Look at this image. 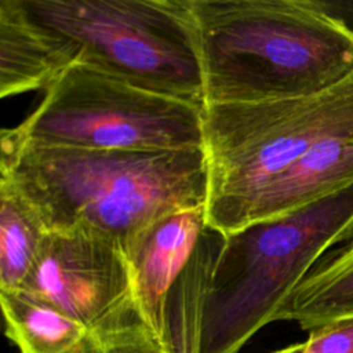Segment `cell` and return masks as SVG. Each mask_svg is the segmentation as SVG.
I'll return each mask as SVG.
<instances>
[{"mask_svg": "<svg viewBox=\"0 0 353 353\" xmlns=\"http://www.w3.org/2000/svg\"><path fill=\"white\" fill-rule=\"evenodd\" d=\"M0 181L28 204L47 233L87 232L125 252L159 218L207 204L204 148L88 150L0 138Z\"/></svg>", "mask_w": 353, "mask_h": 353, "instance_id": "obj_1", "label": "cell"}, {"mask_svg": "<svg viewBox=\"0 0 353 353\" xmlns=\"http://www.w3.org/2000/svg\"><path fill=\"white\" fill-rule=\"evenodd\" d=\"M204 105L323 92L353 73V30L312 0H188Z\"/></svg>", "mask_w": 353, "mask_h": 353, "instance_id": "obj_2", "label": "cell"}, {"mask_svg": "<svg viewBox=\"0 0 353 353\" xmlns=\"http://www.w3.org/2000/svg\"><path fill=\"white\" fill-rule=\"evenodd\" d=\"M353 237V185L223 236L204 301L200 353H239L316 262Z\"/></svg>", "mask_w": 353, "mask_h": 353, "instance_id": "obj_3", "label": "cell"}, {"mask_svg": "<svg viewBox=\"0 0 353 353\" xmlns=\"http://www.w3.org/2000/svg\"><path fill=\"white\" fill-rule=\"evenodd\" d=\"M334 135H353V73L314 95L204 106L207 226L228 234L263 186Z\"/></svg>", "mask_w": 353, "mask_h": 353, "instance_id": "obj_4", "label": "cell"}, {"mask_svg": "<svg viewBox=\"0 0 353 353\" xmlns=\"http://www.w3.org/2000/svg\"><path fill=\"white\" fill-rule=\"evenodd\" d=\"M84 63L137 87L204 105L188 0H19ZM205 106V105H204Z\"/></svg>", "mask_w": 353, "mask_h": 353, "instance_id": "obj_5", "label": "cell"}, {"mask_svg": "<svg viewBox=\"0 0 353 353\" xmlns=\"http://www.w3.org/2000/svg\"><path fill=\"white\" fill-rule=\"evenodd\" d=\"M3 137L39 146L159 152L204 148V105L73 63Z\"/></svg>", "mask_w": 353, "mask_h": 353, "instance_id": "obj_6", "label": "cell"}, {"mask_svg": "<svg viewBox=\"0 0 353 353\" xmlns=\"http://www.w3.org/2000/svg\"><path fill=\"white\" fill-rule=\"evenodd\" d=\"M19 290L91 327L134 296L123 248L87 232L47 233L40 255Z\"/></svg>", "mask_w": 353, "mask_h": 353, "instance_id": "obj_7", "label": "cell"}, {"mask_svg": "<svg viewBox=\"0 0 353 353\" xmlns=\"http://www.w3.org/2000/svg\"><path fill=\"white\" fill-rule=\"evenodd\" d=\"M207 228L205 205L182 208L143 229L125 251L137 305L161 341L168 295Z\"/></svg>", "mask_w": 353, "mask_h": 353, "instance_id": "obj_8", "label": "cell"}, {"mask_svg": "<svg viewBox=\"0 0 353 353\" xmlns=\"http://www.w3.org/2000/svg\"><path fill=\"white\" fill-rule=\"evenodd\" d=\"M352 185L353 135L325 138L263 186L236 216L228 234L287 215Z\"/></svg>", "mask_w": 353, "mask_h": 353, "instance_id": "obj_9", "label": "cell"}, {"mask_svg": "<svg viewBox=\"0 0 353 353\" xmlns=\"http://www.w3.org/2000/svg\"><path fill=\"white\" fill-rule=\"evenodd\" d=\"M77 61L73 46L33 19L19 0L0 1V97L47 90Z\"/></svg>", "mask_w": 353, "mask_h": 353, "instance_id": "obj_10", "label": "cell"}, {"mask_svg": "<svg viewBox=\"0 0 353 353\" xmlns=\"http://www.w3.org/2000/svg\"><path fill=\"white\" fill-rule=\"evenodd\" d=\"M353 317V237L321 256L284 301L274 321H295L305 331Z\"/></svg>", "mask_w": 353, "mask_h": 353, "instance_id": "obj_11", "label": "cell"}, {"mask_svg": "<svg viewBox=\"0 0 353 353\" xmlns=\"http://www.w3.org/2000/svg\"><path fill=\"white\" fill-rule=\"evenodd\" d=\"M4 332L19 353H70L87 327L23 291H0Z\"/></svg>", "mask_w": 353, "mask_h": 353, "instance_id": "obj_12", "label": "cell"}, {"mask_svg": "<svg viewBox=\"0 0 353 353\" xmlns=\"http://www.w3.org/2000/svg\"><path fill=\"white\" fill-rule=\"evenodd\" d=\"M47 236L41 222L4 181H0V291L19 290Z\"/></svg>", "mask_w": 353, "mask_h": 353, "instance_id": "obj_13", "label": "cell"}, {"mask_svg": "<svg viewBox=\"0 0 353 353\" xmlns=\"http://www.w3.org/2000/svg\"><path fill=\"white\" fill-rule=\"evenodd\" d=\"M70 353H171L143 319L135 298L87 332Z\"/></svg>", "mask_w": 353, "mask_h": 353, "instance_id": "obj_14", "label": "cell"}, {"mask_svg": "<svg viewBox=\"0 0 353 353\" xmlns=\"http://www.w3.org/2000/svg\"><path fill=\"white\" fill-rule=\"evenodd\" d=\"M302 353H353V317L309 331Z\"/></svg>", "mask_w": 353, "mask_h": 353, "instance_id": "obj_15", "label": "cell"}, {"mask_svg": "<svg viewBox=\"0 0 353 353\" xmlns=\"http://www.w3.org/2000/svg\"><path fill=\"white\" fill-rule=\"evenodd\" d=\"M327 15L341 21L353 30V0H312Z\"/></svg>", "mask_w": 353, "mask_h": 353, "instance_id": "obj_16", "label": "cell"}, {"mask_svg": "<svg viewBox=\"0 0 353 353\" xmlns=\"http://www.w3.org/2000/svg\"><path fill=\"white\" fill-rule=\"evenodd\" d=\"M303 347H305V342H298V343H292V345H288L285 347H281V349H277V350H273L269 353H302Z\"/></svg>", "mask_w": 353, "mask_h": 353, "instance_id": "obj_17", "label": "cell"}]
</instances>
